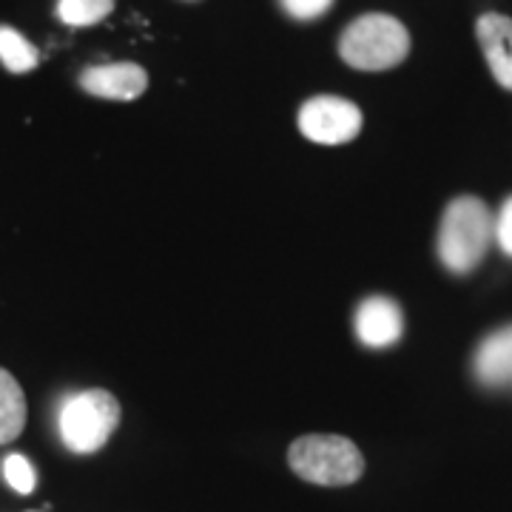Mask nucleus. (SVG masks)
I'll return each instance as SVG.
<instances>
[{
    "label": "nucleus",
    "mask_w": 512,
    "mask_h": 512,
    "mask_svg": "<svg viewBox=\"0 0 512 512\" xmlns=\"http://www.w3.org/2000/svg\"><path fill=\"white\" fill-rule=\"evenodd\" d=\"M3 476H6V484H9L15 493L20 495L35 493L37 473L26 456H20V453H9L6 461H3Z\"/></svg>",
    "instance_id": "obj_13"
},
{
    "label": "nucleus",
    "mask_w": 512,
    "mask_h": 512,
    "mask_svg": "<svg viewBox=\"0 0 512 512\" xmlns=\"http://www.w3.org/2000/svg\"><path fill=\"white\" fill-rule=\"evenodd\" d=\"M495 242L512 259V197L504 200L498 217H495Z\"/></svg>",
    "instance_id": "obj_15"
},
{
    "label": "nucleus",
    "mask_w": 512,
    "mask_h": 512,
    "mask_svg": "<svg viewBox=\"0 0 512 512\" xmlns=\"http://www.w3.org/2000/svg\"><path fill=\"white\" fill-rule=\"evenodd\" d=\"M299 131L319 146H345L362 131V109L345 97L319 94L302 103Z\"/></svg>",
    "instance_id": "obj_5"
},
{
    "label": "nucleus",
    "mask_w": 512,
    "mask_h": 512,
    "mask_svg": "<svg viewBox=\"0 0 512 512\" xmlns=\"http://www.w3.org/2000/svg\"><path fill=\"white\" fill-rule=\"evenodd\" d=\"M495 239V220L487 202L456 197L444 208L439 225V259L450 274H470L481 265Z\"/></svg>",
    "instance_id": "obj_1"
},
{
    "label": "nucleus",
    "mask_w": 512,
    "mask_h": 512,
    "mask_svg": "<svg viewBox=\"0 0 512 512\" xmlns=\"http://www.w3.org/2000/svg\"><path fill=\"white\" fill-rule=\"evenodd\" d=\"M120 402L109 390H80L60 402L57 410V433L60 441L77 453V456H92L103 450L114 436L120 424Z\"/></svg>",
    "instance_id": "obj_3"
},
{
    "label": "nucleus",
    "mask_w": 512,
    "mask_h": 512,
    "mask_svg": "<svg viewBox=\"0 0 512 512\" xmlns=\"http://www.w3.org/2000/svg\"><path fill=\"white\" fill-rule=\"evenodd\" d=\"M288 464L296 476L319 487H348L365 473L362 450L345 436L308 433L288 447Z\"/></svg>",
    "instance_id": "obj_4"
},
{
    "label": "nucleus",
    "mask_w": 512,
    "mask_h": 512,
    "mask_svg": "<svg viewBox=\"0 0 512 512\" xmlns=\"http://www.w3.org/2000/svg\"><path fill=\"white\" fill-rule=\"evenodd\" d=\"M26 427V396L18 379L0 367V444H9Z\"/></svg>",
    "instance_id": "obj_10"
},
{
    "label": "nucleus",
    "mask_w": 512,
    "mask_h": 512,
    "mask_svg": "<svg viewBox=\"0 0 512 512\" xmlns=\"http://www.w3.org/2000/svg\"><path fill=\"white\" fill-rule=\"evenodd\" d=\"M410 55V32L402 20L384 12H367L339 35V57L356 72H387Z\"/></svg>",
    "instance_id": "obj_2"
},
{
    "label": "nucleus",
    "mask_w": 512,
    "mask_h": 512,
    "mask_svg": "<svg viewBox=\"0 0 512 512\" xmlns=\"http://www.w3.org/2000/svg\"><path fill=\"white\" fill-rule=\"evenodd\" d=\"M356 336L367 348H390L402 339L404 313L390 296H367L353 316Z\"/></svg>",
    "instance_id": "obj_7"
},
{
    "label": "nucleus",
    "mask_w": 512,
    "mask_h": 512,
    "mask_svg": "<svg viewBox=\"0 0 512 512\" xmlns=\"http://www.w3.org/2000/svg\"><path fill=\"white\" fill-rule=\"evenodd\" d=\"M114 12V0H57V18L66 26L83 29L106 20Z\"/></svg>",
    "instance_id": "obj_12"
},
{
    "label": "nucleus",
    "mask_w": 512,
    "mask_h": 512,
    "mask_svg": "<svg viewBox=\"0 0 512 512\" xmlns=\"http://www.w3.org/2000/svg\"><path fill=\"white\" fill-rule=\"evenodd\" d=\"M0 63L12 74H26L37 66V49L12 26H0Z\"/></svg>",
    "instance_id": "obj_11"
},
{
    "label": "nucleus",
    "mask_w": 512,
    "mask_h": 512,
    "mask_svg": "<svg viewBox=\"0 0 512 512\" xmlns=\"http://www.w3.org/2000/svg\"><path fill=\"white\" fill-rule=\"evenodd\" d=\"M29 512H35V510H29Z\"/></svg>",
    "instance_id": "obj_16"
},
{
    "label": "nucleus",
    "mask_w": 512,
    "mask_h": 512,
    "mask_svg": "<svg viewBox=\"0 0 512 512\" xmlns=\"http://www.w3.org/2000/svg\"><path fill=\"white\" fill-rule=\"evenodd\" d=\"M80 89L103 100H137L148 89V74L137 63H106L80 72Z\"/></svg>",
    "instance_id": "obj_6"
},
{
    "label": "nucleus",
    "mask_w": 512,
    "mask_h": 512,
    "mask_svg": "<svg viewBox=\"0 0 512 512\" xmlns=\"http://www.w3.org/2000/svg\"><path fill=\"white\" fill-rule=\"evenodd\" d=\"M473 373L487 387H504L512 382V325L495 330L478 345Z\"/></svg>",
    "instance_id": "obj_9"
},
{
    "label": "nucleus",
    "mask_w": 512,
    "mask_h": 512,
    "mask_svg": "<svg viewBox=\"0 0 512 512\" xmlns=\"http://www.w3.org/2000/svg\"><path fill=\"white\" fill-rule=\"evenodd\" d=\"M282 9L296 20H316L322 18L325 12H330V6L336 0H279Z\"/></svg>",
    "instance_id": "obj_14"
},
{
    "label": "nucleus",
    "mask_w": 512,
    "mask_h": 512,
    "mask_svg": "<svg viewBox=\"0 0 512 512\" xmlns=\"http://www.w3.org/2000/svg\"><path fill=\"white\" fill-rule=\"evenodd\" d=\"M476 37L495 83L512 92V18L501 12H484L476 20Z\"/></svg>",
    "instance_id": "obj_8"
}]
</instances>
